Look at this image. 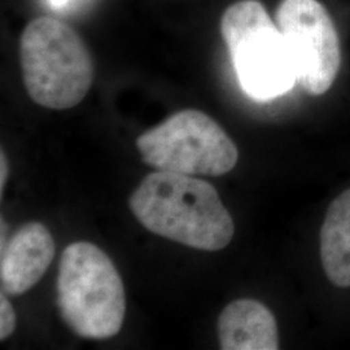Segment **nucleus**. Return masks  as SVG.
<instances>
[{"label":"nucleus","instance_id":"nucleus-10","mask_svg":"<svg viewBox=\"0 0 350 350\" xmlns=\"http://www.w3.org/2000/svg\"><path fill=\"white\" fill-rule=\"evenodd\" d=\"M16 329V313L11 302L7 299V293L1 291L0 295V340L10 338Z\"/></svg>","mask_w":350,"mask_h":350},{"label":"nucleus","instance_id":"nucleus-3","mask_svg":"<svg viewBox=\"0 0 350 350\" xmlns=\"http://www.w3.org/2000/svg\"><path fill=\"white\" fill-rule=\"evenodd\" d=\"M56 292L65 325L79 338L107 340L121 331L125 287L116 265L98 245L75 241L64 250Z\"/></svg>","mask_w":350,"mask_h":350},{"label":"nucleus","instance_id":"nucleus-6","mask_svg":"<svg viewBox=\"0 0 350 350\" xmlns=\"http://www.w3.org/2000/svg\"><path fill=\"white\" fill-rule=\"evenodd\" d=\"M275 23L293 57L297 82L310 95L327 92L341 64L335 24L318 0H282Z\"/></svg>","mask_w":350,"mask_h":350},{"label":"nucleus","instance_id":"nucleus-4","mask_svg":"<svg viewBox=\"0 0 350 350\" xmlns=\"http://www.w3.org/2000/svg\"><path fill=\"white\" fill-rule=\"evenodd\" d=\"M221 34L244 92L256 100L286 94L297 81L282 31L258 0H240L226 10Z\"/></svg>","mask_w":350,"mask_h":350},{"label":"nucleus","instance_id":"nucleus-1","mask_svg":"<svg viewBox=\"0 0 350 350\" xmlns=\"http://www.w3.org/2000/svg\"><path fill=\"white\" fill-rule=\"evenodd\" d=\"M129 205L152 234L189 248L224 250L235 234L234 219L217 189L192 175L150 173L134 191Z\"/></svg>","mask_w":350,"mask_h":350},{"label":"nucleus","instance_id":"nucleus-8","mask_svg":"<svg viewBox=\"0 0 350 350\" xmlns=\"http://www.w3.org/2000/svg\"><path fill=\"white\" fill-rule=\"evenodd\" d=\"M218 338L224 350L279 349L274 314L252 299L234 301L226 306L218 318Z\"/></svg>","mask_w":350,"mask_h":350},{"label":"nucleus","instance_id":"nucleus-12","mask_svg":"<svg viewBox=\"0 0 350 350\" xmlns=\"http://www.w3.org/2000/svg\"><path fill=\"white\" fill-rule=\"evenodd\" d=\"M51 4L52 5H55V7H63L65 5L68 1H70V0H50Z\"/></svg>","mask_w":350,"mask_h":350},{"label":"nucleus","instance_id":"nucleus-5","mask_svg":"<svg viewBox=\"0 0 350 350\" xmlns=\"http://www.w3.org/2000/svg\"><path fill=\"white\" fill-rule=\"evenodd\" d=\"M143 161L152 167L185 175L221 176L238 163L237 144L211 116L185 109L137 139Z\"/></svg>","mask_w":350,"mask_h":350},{"label":"nucleus","instance_id":"nucleus-11","mask_svg":"<svg viewBox=\"0 0 350 350\" xmlns=\"http://www.w3.org/2000/svg\"><path fill=\"white\" fill-rule=\"evenodd\" d=\"M8 172H10L8 159L4 153V150H1V153H0V193L1 195L4 192V187H5V183L8 179Z\"/></svg>","mask_w":350,"mask_h":350},{"label":"nucleus","instance_id":"nucleus-7","mask_svg":"<svg viewBox=\"0 0 350 350\" xmlns=\"http://www.w3.org/2000/svg\"><path fill=\"white\" fill-rule=\"evenodd\" d=\"M55 252V240L46 226L39 222L21 226L1 248V291L10 296L30 291L46 274Z\"/></svg>","mask_w":350,"mask_h":350},{"label":"nucleus","instance_id":"nucleus-2","mask_svg":"<svg viewBox=\"0 0 350 350\" xmlns=\"http://www.w3.org/2000/svg\"><path fill=\"white\" fill-rule=\"evenodd\" d=\"M18 56L27 95L38 105L65 111L88 96L94 60L72 26L50 16L34 18L20 37Z\"/></svg>","mask_w":350,"mask_h":350},{"label":"nucleus","instance_id":"nucleus-9","mask_svg":"<svg viewBox=\"0 0 350 350\" xmlns=\"http://www.w3.org/2000/svg\"><path fill=\"white\" fill-rule=\"evenodd\" d=\"M319 240L325 275L338 287H350V189L329 205Z\"/></svg>","mask_w":350,"mask_h":350}]
</instances>
